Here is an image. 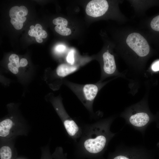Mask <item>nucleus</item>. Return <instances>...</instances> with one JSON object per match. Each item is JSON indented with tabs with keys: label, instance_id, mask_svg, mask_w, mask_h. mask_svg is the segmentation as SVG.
I'll use <instances>...</instances> for the list:
<instances>
[{
	"label": "nucleus",
	"instance_id": "nucleus-6",
	"mask_svg": "<svg viewBox=\"0 0 159 159\" xmlns=\"http://www.w3.org/2000/svg\"><path fill=\"white\" fill-rule=\"evenodd\" d=\"M102 58L104 63V73L107 75L113 74L116 69V65L114 56L107 51L103 53Z\"/></svg>",
	"mask_w": 159,
	"mask_h": 159
},
{
	"label": "nucleus",
	"instance_id": "nucleus-11",
	"mask_svg": "<svg viewBox=\"0 0 159 159\" xmlns=\"http://www.w3.org/2000/svg\"><path fill=\"white\" fill-rule=\"evenodd\" d=\"M150 26L154 30L159 32V15L153 19L150 23Z\"/></svg>",
	"mask_w": 159,
	"mask_h": 159
},
{
	"label": "nucleus",
	"instance_id": "nucleus-22",
	"mask_svg": "<svg viewBox=\"0 0 159 159\" xmlns=\"http://www.w3.org/2000/svg\"><path fill=\"white\" fill-rule=\"evenodd\" d=\"M42 39L46 38L47 36V32L44 30L43 29L41 32L40 35H39Z\"/></svg>",
	"mask_w": 159,
	"mask_h": 159
},
{
	"label": "nucleus",
	"instance_id": "nucleus-14",
	"mask_svg": "<svg viewBox=\"0 0 159 159\" xmlns=\"http://www.w3.org/2000/svg\"><path fill=\"white\" fill-rule=\"evenodd\" d=\"M9 60L10 62L15 63L19 67H21L19 61V58L16 54H11L9 57Z\"/></svg>",
	"mask_w": 159,
	"mask_h": 159
},
{
	"label": "nucleus",
	"instance_id": "nucleus-1",
	"mask_svg": "<svg viewBox=\"0 0 159 159\" xmlns=\"http://www.w3.org/2000/svg\"><path fill=\"white\" fill-rule=\"evenodd\" d=\"M107 122H99L90 127L85 135L82 146L88 152L96 154L102 151L113 134Z\"/></svg>",
	"mask_w": 159,
	"mask_h": 159
},
{
	"label": "nucleus",
	"instance_id": "nucleus-2",
	"mask_svg": "<svg viewBox=\"0 0 159 159\" xmlns=\"http://www.w3.org/2000/svg\"><path fill=\"white\" fill-rule=\"evenodd\" d=\"M99 82L95 84H80L68 82L67 85L87 109L93 112L94 100L101 87Z\"/></svg>",
	"mask_w": 159,
	"mask_h": 159
},
{
	"label": "nucleus",
	"instance_id": "nucleus-16",
	"mask_svg": "<svg viewBox=\"0 0 159 159\" xmlns=\"http://www.w3.org/2000/svg\"><path fill=\"white\" fill-rule=\"evenodd\" d=\"M10 22L14 28L16 29H20L23 27V23L16 20L14 19H11Z\"/></svg>",
	"mask_w": 159,
	"mask_h": 159
},
{
	"label": "nucleus",
	"instance_id": "nucleus-24",
	"mask_svg": "<svg viewBox=\"0 0 159 159\" xmlns=\"http://www.w3.org/2000/svg\"><path fill=\"white\" fill-rule=\"evenodd\" d=\"M113 159H130L127 157L123 155L117 156L114 158Z\"/></svg>",
	"mask_w": 159,
	"mask_h": 159
},
{
	"label": "nucleus",
	"instance_id": "nucleus-21",
	"mask_svg": "<svg viewBox=\"0 0 159 159\" xmlns=\"http://www.w3.org/2000/svg\"><path fill=\"white\" fill-rule=\"evenodd\" d=\"M28 33L29 36L32 37H35L36 35H37V32L34 30H29Z\"/></svg>",
	"mask_w": 159,
	"mask_h": 159
},
{
	"label": "nucleus",
	"instance_id": "nucleus-4",
	"mask_svg": "<svg viewBox=\"0 0 159 159\" xmlns=\"http://www.w3.org/2000/svg\"><path fill=\"white\" fill-rule=\"evenodd\" d=\"M108 4L105 0H93L87 4L85 9L89 16L97 17L103 15L107 10Z\"/></svg>",
	"mask_w": 159,
	"mask_h": 159
},
{
	"label": "nucleus",
	"instance_id": "nucleus-9",
	"mask_svg": "<svg viewBox=\"0 0 159 159\" xmlns=\"http://www.w3.org/2000/svg\"><path fill=\"white\" fill-rule=\"evenodd\" d=\"M67 24H64L57 25L55 27V30L57 33L62 35H69L71 34V31L69 28L67 27Z\"/></svg>",
	"mask_w": 159,
	"mask_h": 159
},
{
	"label": "nucleus",
	"instance_id": "nucleus-7",
	"mask_svg": "<svg viewBox=\"0 0 159 159\" xmlns=\"http://www.w3.org/2000/svg\"><path fill=\"white\" fill-rule=\"evenodd\" d=\"M79 65H71L66 64H62L59 65L56 69L57 75L60 77H65L72 74L78 69Z\"/></svg>",
	"mask_w": 159,
	"mask_h": 159
},
{
	"label": "nucleus",
	"instance_id": "nucleus-25",
	"mask_svg": "<svg viewBox=\"0 0 159 159\" xmlns=\"http://www.w3.org/2000/svg\"><path fill=\"white\" fill-rule=\"evenodd\" d=\"M30 28V29H33V30H35V27L33 25L31 26Z\"/></svg>",
	"mask_w": 159,
	"mask_h": 159
},
{
	"label": "nucleus",
	"instance_id": "nucleus-17",
	"mask_svg": "<svg viewBox=\"0 0 159 159\" xmlns=\"http://www.w3.org/2000/svg\"><path fill=\"white\" fill-rule=\"evenodd\" d=\"M66 49V47L65 46L60 44L57 46L55 48L56 51L59 53L64 52Z\"/></svg>",
	"mask_w": 159,
	"mask_h": 159
},
{
	"label": "nucleus",
	"instance_id": "nucleus-5",
	"mask_svg": "<svg viewBox=\"0 0 159 159\" xmlns=\"http://www.w3.org/2000/svg\"><path fill=\"white\" fill-rule=\"evenodd\" d=\"M151 120L152 119L147 113L139 112L130 115L128 122L134 127L141 128L145 127Z\"/></svg>",
	"mask_w": 159,
	"mask_h": 159
},
{
	"label": "nucleus",
	"instance_id": "nucleus-13",
	"mask_svg": "<svg viewBox=\"0 0 159 159\" xmlns=\"http://www.w3.org/2000/svg\"><path fill=\"white\" fill-rule=\"evenodd\" d=\"M8 67L9 70L13 74H16L18 73L19 67L16 64L9 62L8 64Z\"/></svg>",
	"mask_w": 159,
	"mask_h": 159
},
{
	"label": "nucleus",
	"instance_id": "nucleus-23",
	"mask_svg": "<svg viewBox=\"0 0 159 159\" xmlns=\"http://www.w3.org/2000/svg\"><path fill=\"white\" fill-rule=\"evenodd\" d=\"M36 41L39 43H41L43 42L42 38L39 36L36 35L35 37Z\"/></svg>",
	"mask_w": 159,
	"mask_h": 159
},
{
	"label": "nucleus",
	"instance_id": "nucleus-20",
	"mask_svg": "<svg viewBox=\"0 0 159 159\" xmlns=\"http://www.w3.org/2000/svg\"><path fill=\"white\" fill-rule=\"evenodd\" d=\"M35 27V31L36 32H41L43 30L42 26L39 24H36Z\"/></svg>",
	"mask_w": 159,
	"mask_h": 159
},
{
	"label": "nucleus",
	"instance_id": "nucleus-12",
	"mask_svg": "<svg viewBox=\"0 0 159 159\" xmlns=\"http://www.w3.org/2000/svg\"><path fill=\"white\" fill-rule=\"evenodd\" d=\"M74 50L72 49L68 53L66 58V60L68 63L71 65H73L74 64Z\"/></svg>",
	"mask_w": 159,
	"mask_h": 159
},
{
	"label": "nucleus",
	"instance_id": "nucleus-19",
	"mask_svg": "<svg viewBox=\"0 0 159 159\" xmlns=\"http://www.w3.org/2000/svg\"><path fill=\"white\" fill-rule=\"evenodd\" d=\"M19 63L21 67H24L27 64L28 61L26 59L23 58L20 59Z\"/></svg>",
	"mask_w": 159,
	"mask_h": 159
},
{
	"label": "nucleus",
	"instance_id": "nucleus-15",
	"mask_svg": "<svg viewBox=\"0 0 159 159\" xmlns=\"http://www.w3.org/2000/svg\"><path fill=\"white\" fill-rule=\"evenodd\" d=\"M53 23L56 25L60 24H68V21L66 19L62 17H58L53 20Z\"/></svg>",
	"mask_w": 159,
	"mask_h": 159
},
{
	"label": "nucleus",
	"instance_id": "nucleus-3",
	"mask_svg": "<svg viewBox=\"0 0 159 159\" xmlns=\"http://www.w3.org/2000/svg\"><path fill=\"white\" fill-rule=\"evenodd\" d=\"M127 45L139 56L147 55L150 51V47L146 39L138 33H132L128 36L126 40Z\"/></svg>",
	"mask_w": 159,
	"mask_h": 159
},
{
	"label": "nucleus",
	"instance_id": "nucleus-18",
	"mask_svg": "<svg viewBox=\"0 0 159 159\" xmlns=\"http://www.w3.org/2000/svg\"><path fill=\"white\" fill-rule=\"evenodd\" d=\"M152 70L154 71H159V60L154 62L152 66Z\"/></svg>",
	"mask_w": 159,
	"mask_h": 159
},
{
	"label": "nucleus",
	"instance_id": "nucleus-8",
	"mask_svg": "<svg viewBox=\"0 0 159 159\" xmlns=\"http://www.w3.org/2000/svg\"><path fill=\"white\" fill-rule=\"evenodd\" d=\"M13 125L12 121L9 119L4 120L0 122V136L5 137L9 133Z\"/></svg>",
	"mask_w": 159,
	"mask_h": 159
},
{
	"label": "nucleus",
	"instance_id": "nucleus-10",
	"mask_svg": "<svg viewBox=\"0 0 159 159\" xmlns=\"http://www.w3.org/2000/svg\"><path fill=\"white\" fill-rule=\"evenodd\" d=\"M12 156V151L9 146H4L0 148V159H11Z\"/></svg>",
	"mask_w": 159,
	"mask_h": 159
}]
</instances>
